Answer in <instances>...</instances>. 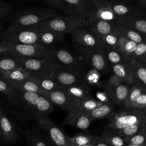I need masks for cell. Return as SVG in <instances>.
Instances as JSON below:
<instances>
[{
	"label": "cell",
	"mask_w": 146,
	"mask_h": 146,
	"mask_svg": "<svg viewBox=\"0 0 146 146\" xmlns=\"http://www.w3.org/2000/svg\"><path fill=\"white\" fill-rule=\"evenodd\" d=\"M98 138V137L90 134L79 133L71 137H68V143L74 146H82L87 144L95 143Z\"/></svg>",
	"instance_id": "36"
},
{
	"label": "cell",
	"mask_w": 146,
	"mask_h": 146,
	"mask_svg": "<svg viewBox=\"0 0 146 146\" xmlns=\"http://www.w3.org/2000/svg\"><path fill=\"white\" fill-rule=\"evenodd\" d=\"M87 15L113 23L117 26L119 22V19L110 8L109 0L101 1L95 3Z\"/></svg>",
	"instance_id": "15"
},
{
	"label": "cell",
	"mask_w": 146,
	"mask_h": 146,
	"mask_svg": "<svg viewBox=\"0 0 146 146\" xmlns=\"http://www.w3.org/2000/svg\"><path fill=\"white\" fill-rule=\"evenodd\" d=\"M0 74L12 86L31 78L29 72L23 67L9 71L0 72Z\"/></svg>",
	"instance_id": "24"
},
{
	"label": "cell",
	"mask_w": 146,
	"mask_h": 146,
	"mask_svg": "<svg viewBox=\"0 0 146 146\" xmlns=\"http://www.w3.org/2000/svg\"><path fill=\"white\" fill-rule=\"evenodd\" d=\"M113 110L114 106L112 102L109 101L108 102L104 103L102 106L89 112H87V113L92 121L94 120L110 117L113 113Z\"/></svg>",
	"instance_id": "27"
},
{
	"label": "cell",
	"mask_w": 146,
	"mask_h": 146,
	"mask_svg": "<svg viewBox=\"0 0 146 146\" xmlns=\"http://www.w3.org/2000/svg\"><path fill=\"white\" fill-rule=\"evenodd\" d=\"M0 132L2 139L6 143H12L18 139L14 125L4 111L0 121Z\"/></svg>",
	"instance_id": "21"
},
{
	"label": "cell",
	"mask_w": 146,
	"mask_h": 146,
	"mask_svg": "<svg viewBox=\"0 0 146 146\" xmlns=\"http://www.w3.org/2000/svg\"><path fill=\"white\" fill-rule=\"evenodd\" d=\"M75 50L78 59L89 70L95 69L100 73L107 70L108 62L103 50L77 44Z\"/></svg>",
	"instance_id": "5"
},
{
	"label": "cell",
	"mask_w": 146,
	"mask_h": 146,
	"mask_svg": "<svg viewBox=\"0 0 146 146\" xmlns=\"http://www.w3.org/2000/svg\"><path fill=\"white\" fill-rule=\"evenodd\" d=\"M47 5L51 7L62 11L67 15V11L60 0H43Z\"/></svg>",
	"instance_id": "47"
},
{
	"label": "cell",
	"mask_w": 146,
	"mask_h": 146,
	"mask_svg": "<svg viewBox=\"0 0 146 146\" xmlns=\"http://www.w3.org/2000/svg\"><path fill=\"white\" fill-rule=\"evenodd\" d=\"M119 36L132 40L136 43L146 42L145 38L136 31L122 26H117L113 31Z\"/></svg>",
	"instance_id": "31"
},
{
	"label": "cell",
	"mask_w": 146,
	"mask_h": 146,
	"mask_svg": "<svg viewBox=\"0 0 146 146\" xmlns=\"http://www.w3.org/2000/svg\"><path fill=\"white\" fill-rule=\"evenodd\" d=\"M95 146H111L107 143L100 139L99 137L95 142Z\"/></svg>",
	"instance_id": "49"
},
{
	"label": "cell",
	"mask_w": 146,
	"mask_h": 146,
	"mask_svg": "<svg viewBox=\"0 0 146 146\" xmlns=\"http://www.w3.org/2000/svg\"><path fill=\"white\" fill-rule=\"evenodd\" d=\"M131 64L133 70L136 84L146 91V66L143 62L132 57Z\"/></svg>",
	"instance_id": "25"
},
{
	"label": "cell",
	"mask_w": 146,
	"mask_h": 146,
	"mask_svg": "<svg viewBox=\"0 0 146 146\" xmlns=\"http://www.w3.org/2000/svg\"><path fill=\"white\" fill-rule=\"evenodd\" d=\"M126 146H144L142 145H134V144H127Z\"/></svg>",
	"instance_id": "55"
},
{
	"label": "cell",
	"mask_w": 146,
	"mask_h": 146,
	"mask_svg": "<svg viewBox=\"0 0 146 146\" xmlns=\"http://www.w3.org/2000/svg\"><path fill=\"white\" fill-rule=\"evenodd\" d=\"M96 96L98 98V100L101 101L103 103H106L110 101V98L107 92H98L96 93Z\"/></svg>",
	"instance_id": "48"
},
{
	"label": "cell",
	"mask_w": 146,
	"mask_h": 146,
	"mask_svg": "<svg viewBox=\"0 0 146 146\" xmlns=\"http://www.w3.org/2000/svg\"><path fill=\"white\" fill-rule=\"evenodd\" d=\"M7 48L8 51L21 60L44 58L50 48L36 44H18L0 41Z\"/></svg>",
	"instance_id": "7"
},
{
	"label": "cell",
	"mask_w": 146,
	"mask_h": 146,
	"mask_svg": "<svg viewBox=\"0 0 146 146\" xmlns=\"http://www.w3.org/2000/svg\"><path fill=\"white\" fill-rule=\"evenodd\" d=\"M137 44V43L132 40L119 36L118 49L131 57H132Z\"/></svg>",
	"instance_id": "40"
},
{
	"label": "cell",
	"mask_w": 146,
	"mask_h": 146,
	"mask_svg": "<svg viewBox=\"0 0 146 146\" xmlns=\"http://www.w3.org/2000/svg\"><path fill=\"white\" fill-rule=\"evenodd\" d=\"M38 125L48 136L55 146H67L68 136L48 116H43L38 119Z\"/></svg>",
	"instance_id": "9"
},
{
	"label": "cell",
	"mask_w": 146,
	"mask_h": 146,
	"mask_svg": "<svg viewBox=\"0 0 146 146\" xmlns=\"http://www.w3.org/2000/svg\"><path fill=\"white\" fill-rule=\"evenodd\" d=\"M31 78L44 91H52L62 88L53 78Z\"/></svg>",
	"instance_id": "35"
},
{
	"label": "cell",
	"mask_w": 146,
	"mask_h": 146,
	"mask_svg": "<svg viewBox=\"0 0 146 146\" xmlns=\"http://www.w3.org/2000/svg\"><path fill=\"white\" fill-rule=\"evenodd\" d=\"M64 35L46 29H40L38 35V44L50 48L61 43L64 40Z\"/></svg>",
	"instance_id": "18"
},
{
	"label": "cell",
	"mask_w": 146,
	"mask_h": 146,
	"mask_svg": "<svg viewBox=\"0 0 146 146\" xmlns=\"http://www.w3.org/2000/svg\"><path fill=\"white\" fill-rule=\"evenodd\" d=\"M113 74L120 80L129 85L136 84L131 63L111 64Z\"/></svg>",
	"instance_id": "20"
},
{
	"label": "cell",
	"mask_w": 146,
	"mask_h": 146,
	"mask_svg": "<svg viewBox=\"0 0 146 146\" xmlns=\"http://www.w3.org/2000/svg\"><path fill=\"white\" fill-rule=\"evenodd\" d=\"M127 143L134 145H144L146 144V129L129 137L127 140Z\"/></svg>",
	"instance_id": "44"
},
{
	"label": "cell",
	"mask_w": 146,
	"mask_h": 146,
	"mask_svg": "<svg viewBox=\"0 0 146 146\" xmlns=\"http://www.w3.org/2000/svg\"><path fill=\"white\" fill-rule=\"evenodd\" d=\"M2 139V136H1V132H0V141H1V139Z\"/></svg>",
	"instance_id": "58"
},
{
	"label": "cell",
	"mask_w": 146,
	"mask_h": 146,
	"mask_svg": "<svg viewBox=\"0 0 146 146\" xmlns=\"http://www.w3.org/2000/svg\"><path fill=\"white\" fill-rule=\"evenodd\" d=\"M14 13V7L10 3L0 0V23L9 19Z\"/></svg>",
	"instance_id": "41"
},
{
	"label": "cell",
	"mask_w": 146,
	"mask_h": 146,
	"mask_svg": "<svg viewBox=\"0 0 146 146\" xmlns=\"http://www.w3.org/2000/svg\"><path fill=\"white\" fill-rule=\"evenodd\" d=\"M139 61L143 62V63L144 64H145V66H146V57H145V58H144L143 59H142L141 60H139Z\"/></svg>",
	"instance_id": "56"
},
{
	"label": "cell",
	"mask_w": 146,
	"mask_h": 146,
	"mask_svg": "<svg viewBox=\"0 0 146 146\" xmlns=\"http://www.w3.org/2000/svg\"><path fill=\"white\" fill-rule=\"evenodd\" d=\"M145 129L146 123H137L127 126L120 130L117 131L116 132L123 138H124V139L127 141V140L131 136Z\"/></svg>",
	"instance_id": "33"
},
{
	"label": "cell",
	"mask_w": 146,
	"mask_h": 146,
	"mask_svg": "<svg viewBox=\"0 0 146 146\" xmlns=\"http://www.w3.org/2000/svg\"><path fill=\"white\" fill-rule=\"evenodd\" d=\"M117 26L132 29L141 34L146 40V16L145 15H141L135 13L131 17L119 22Z\"/></svg>",
	"instance_id": "19"
},
{
	"label": "cell",
	"mask_w": 146,
	"mask_h": 146,
	"mask_svg": "<svg viewBox=\"0 0 146 146\" xmlns=\"http://www.w3.org/2000/svg\"><path fill=\"white\" fill-rule=\"evenodd\" d=\"M3 112H4V111H3V108H2V106L0 104V121H1V117H2V116Z\"/></svg>",
	"instance_id": "53"
},
{
	"label": "cell",
	"mask_w": 146,
	"mask_h": 146,
	"mask_svg": "<svg viewBox=\"0 0 146 146\" xmlns=\"http://www.w3.org/2000/svg\"><path fill=\"white\" fill-rule=\"evenodd\" d=\"M6 51H8L7 47L5 45H4L2 43L0 42V54Z\"/></svg>",
	"instance_id": "50"
},
{
	"label": "cell",
	"mask_w": 146,
	"mask_h": 146,
	"mask_svg": "<svg viewBox=\"0 0 146 146\" xmlns=\"http://www.w3.org/2000/svg\"><path fill=\"white\" fill-rule=\"evenodd\" d=\"M84 75L70 70L57 68L52 78L62 87L72 86H88L86 83Z\"/></svg>",
	"instance_id": "12"
},
{
	"label": "cell",
	"mask_w": 146,
	"mask_h": 146,
	"mask_svg": "<svg viewBox=\"0 0 146 146\" xmlns=\"http://www.w3.org/2000/svg\"><path fill=\"white\" fill-rule=\"evenodd\" d=\"M67 146H74V145H72V144H70V143H68V144Z\"/></svg>",
	"instance_id": "57"
},
{
	"label": "cell",
	"mask_w": 146,
	"mask_h": 146,
	"mask_svg": "<svg viewBox=\"0 0 146 146\" xmlns=\"http://www.w3.org/2000/svg\"><path fill=\"white\" fill-rule=\"evenodd\" d=\"M107 60L111 64L127 63L131 62V56L125 54L117 48L103 50Z\"/></svg>",
	"instance_id": "28"
},
{
	"label": "cell",
	"mask_w": 146,
	"mask_h": 146,
	"mask_svg": "<svg viewBox=\"0 0 146 146\" xmlns=\"http://www.w3.org/2000/svg\"><path fill=\"white\" fill-rule=\"evenodd\" d=\"M129 86L121 82L112 74L107 83L106 92L110 99L114 103L123 105L129 92Z\"/></svg>",
	"instance_id": "10"
},
{
	"label": "cell",
	"mask_w": 146,
	"mask_h": 146,
	"mask_svg": "<svg viewBox=\"0 0 146 146\" xmlns=\"http://www.w3.org/2000/svg\"><path fill=\"white\" fill-rule=\"evenodd\" d=\"M103 103L101 101L90 96L80 100L78 108L86 112H89L102 106Z\"/></svg>",
	"instance_id": "39"
},
{
	"label": "cell",
	"mask_w": 146,
	"mask_h": 146,
	"mask_svg": "<svg viewBox=\"0 0 146 146\" xmlns=\"http://www.w3.org/2000/svg\"><path fill=\"white\" fill-rule=\"evenodd\" d=\"M66 9L67 15L86 18L92 8L86 0H60Z\"/></svg>",
	"instance_id": "17"
},
{
	"label": "cell",
	"mask_w": 146,
	"mask_h": 146,
	"mask_svg": "<svg viewBox=\"0 0 146 146\" xmlns=\"http://www.w3.org/2000/svg\"><path fill=\"white\" fill-rule=\"evenodd\" d=\"M86 18L75 15H59L51 18L39 25L40 29H50L64 35L85 27Z\"/></svg>",
	"instance_id": "4"
},
{
	"label": "cell",
	"mask_w": 146,
	"mask_h": 146,
	"mask_svg": "<svg viewBox=\"0 0 146 146\" xmlns=\"http://www.w3.org/2000/svg\"><path fill=\"white\" fill-rule=\"evenodd\" d=\"M44 58L57 68L85 74L89 69L78 59L77 56L63 48H51Z\"/></svg>",
	"instance_id": "3"
},
{
	"label": "cell",
	"mask_w": 146,
	"mask_h": 146,
	"mask_svg": "<svg viewBox=\"0 0 146 146\" xmlns=\"http://www.w3.org/2000/svg\"><path fill=\"white\" fill-rule=\"evenodd\" d=\"M22 65L31 77L52 78L57 67L45 58L22 60Z\"/></svg>",
	"instance_id": "8"
},
{
	"label": "cell",
	"mask_w": 146,
	"mask_h": 146,
	"mask_svg": "<svg viewBox=\"0 0 146 146\" xmlns=\"http://www.w3.org/2000/svg\"><path fill=\"white\" fill-rule=\"evenodd\" d=\"M88 3H90L91 5L94 6L95 3H96L97 2L101 1H104V0H86Z\"/></svg>",
	"instance_id": "52"
},
{
	"label": "cell",
	"mask_w": 146,
	"mask_h": 146,
	"mask_svg": "<svg viewBox=\"0 0 146 146\" xmlns=\"http://www.w3.org/2000/svg\"><path fill=\"white\" fill-rule=\"evenodd\" d=\"M43 95L53 104L67 110L76 108L80 102L63 88L52 91H44Z\"/></svg>",
	"instance_id": "11"
},
{
	"label": "cell",
	"mask_w": 146,
	"mask_h": 146,
	"mask_svg": "<svg viewBox=\"0 0 146 146\" xmlns=\"http://www.w3.org/2000/svg\"><path fill=\"white\" fill-rule=\"evenodd\" d=\"M144 146H146V144H145V145H144Z\"/></svg>",
	"instance_id": "59"
},
{
	"label": "cell",
	"mask_w": 146,
	"mask_h": 146,
	"mask_svg": "<svg viewBox=\"0 0 146 146\" xmlns=\"http://www.w3.org/2000/svg\"><path fill=\"white\" fill-rule=\"evenodd\" d=\"M145 91L139 85L137 84L131 85L129 87L128 95L124 101V106L125 108H130L138 98Z\"/></svg>",
	"instance_id": "37"
},
{
	"label": "cell",
	"mask_w": 146,
	"mask_h": 146,
	"mask_svg": "<svg viewBox=\"0 0 146 146\" xmlns=\"http://www.w3.org/2000/svg\"><path fill=\"white\" fill-rule=\"evenodd\" d=\"M98 36L102 44L103 50L107 49H118L119 36L113 31L105 35Z\"/></svg>",
	"instance_id": "38"
},
{
	"label": "cell",
	"mask_w": 146,
	"mask_h": 146,
	"mask_svg": "<svg viewBox=\"0 0 146 146\" xmlns=\"http://www.w3.org/2000/svg\"><path fill=\"white\" fill-rule=\"evenodd\" d=\"M95 143H90V144H86V145H82V146H95Z\"/></svg>",
	"instance_id": "54"
},
{
	"label": "cell",
	"mask_w": 146,
	"mask_h": 146,
	"mask_svg": "<svg viewBox=\"0 0 146 146\" xmlns=\"http://www.w3.org/2000/svg\"><path fill=\"white\" fill-rule=\"evenodd\" d=\"M145 42H146V40H145Z\"/></svg>",
	"instance_id": "60"
},
{
	"label": "cell",
	"mask_w": 146,
	"mask_h": 146,
	"mask_svg": "<svg viewBox=\"0 0 146 146\" xmlns=\"http://www.w3.org/2000/svg\"><path fill=\"white\" fill-rule=\"evenodd\" d=\"M130 108H136L146 113V91L138 98Z\"/></svg>",
	"instance_id": "46"
},
{
	"label": "cell",
	"mask_w": 146,
	"mask_h": 146,
	"mask_svg": "<svg viewBox=\"0 0 146 146\" xmlns=\"http://www.w3.org/2000/svg\"><path fill=\"white\" fill-rule=\"evenodd\" d=\"M111 146H126L127 141L117 132H113L111 129H106L99 137Z\"/></svg>",
	"instance_id": "30"
},
{
	"label": "cell",
	"mask_w": 146,
	"mask_h": 146,
	"mask_svg": "<svg viewBox=\"0 0 146 146\" xmlns=\"http://www.w3.org/2000/svg\"><path fill=\"white\" fill-rule=\"evenodd\" d=\"M109 118L110 122L105 128L115 131L137 123H146V113L134 108L113 112Z\"/></svg>",
	"instance_id": "6"
},
{
	"label": "cell",
	"mask_w": 146,
	"mask_h": 146,
	"mask_svg": "<svg viewBox=\"0 0 146 146\" xmlns=\"http://www.w3.org/2000/svg\"><path fill=\"white\" fill-rule=\"evenodd\" d=\"M60 15L52 8L25 9L13 13L9 18L10 24L20 26H39L51 18Z\"/></svg>",
	"instance_id": "2"
},
{
	"label": "cell",
	"mask_w": 146,
	"mask_h": 146,
	"mask_svg": "<svg viewBox=\"0 0 146 146\" xmlns=\"http://www.w3.org/2000/svg\"><path fill=\"white\" fill-rule=\"evenodd\" d=\"M109 3L110 8L119 19V23L136 13L131 6L125 3L109 0Z\"/></svg>",
	"instance_id": "26"
},
{
	"label": "cell",
	"mask_w": 146,
	"mask_h": 146,
	"mask_svg": "<svg viewBox=\"0 0 146 146\" xmlns=\"http://www.w3.org/2000/svg\"><path fill=\"white\" fill-rule=\"evenodd\" d=\"M13 87L20 92L35 93L41 95H43L44 92L31 77L14 84Z\"/></svg>",
	"instance_id": "29"
},
{
	"label": "cell",
	"mask_w": 146,
	"mask_h": 146,
	"mask_svg": "<svg viewBox=\"0 0 146 146\" xmlns=\"http://www.w3.org/2000/svg\"><path fill=\"white\" fill-rule=\"evenodd\" d=\"M39 26H20L12 24L0 28V41L18 44H38Z\"/></svg>",
	"instance_id": "1"
},
{
	"label": "cell",
	"mask_w": 146,
	"mask_h": 146,
	"mask_svg": "<svg viewBox=\"0 0 146 146\" xmlns=\"http://www.w3.org/2000/svg\"><path fill=\"white\" fill-rule=\"evenodd\" d=\"M71 35L72 40L77 44L103 50L102 44L98 36L86 27L79 29Z\"/></svg>",
	"instance_id": "13"
},
{
	"label": "cell",
	"mask_w": 146,
	"mask_h": 146,
	"mask_svg": "<svg viewBox=\"0 0 146 146\" xmlns=\"http://www.w3.org/2000/svg\"><path fill=\"white\" fill-rule=\"evenodd\" d=\"M0 92L17 102H23L19 92L9 84L0 74Z\"/></svg>",
	"instance_id": "32"
},
{
	"label": "cell",
	"mask_w": 146,
	"mask_h": 146,
	"mask_svg": "<svg viewBox=\"0 0 146 146\" xmlns=\"http://www.w3.org/2000/svg\"><path fill=\"white\" fill-rule=\"evenodd\" d=\"M22 133L31 146H47L42 140L29 130L25 129Z\"/></svg>",
	"instance_id": "43"
},
{
	"label": "cell",
	"mask_w": 146,
	"mask_h": 146,
	"mask_svg": "<svg viewBox=\"0 0 146 146\" xmlns=\"http://www.w3.org/2000/svg\"><path fill=\"white\" fill-rule=\"evenodd\" d=\"M84 76L86 83L88 87L98 86L99 84L100 74L97 70L90 69L85 74Z\"/></svg>",
	"instance_id": "42"
},
{
	"label": "cell",
	"mask_w": 146,
	"mask_h": 146,
	"mask_svg": "<svg viewBox=\"0 0 146 146\" xmlns=\"http://www.w3.org/2000/svg\"><path fill=\"white\" fill-rule=\"evenodd\" d=\"M62 88L74 98L82 100L90 96V90L86 86H72L62 87Z\"/></svg>",
	"instance_id": "34"
},
{
	"label": "cell",
	"mask_w": 146,
	"mask_h": 146,
	"mask_svg": "<svg viewBox=\"0 0 146 146\" xmlns=\"http://www.w3.org/2000/svg\"><path fill=\"white\" fill-rule=\"evenodd\" d=\"M91 121L92 120L87 112L76 108L69 110L68 116L64 120V123L85 130L90 126Z\"/></svg>",
	"instance_id": "16"
},
{
	"label": "cell",
	"mask_w": 146,
	"mask_h": 146,
	"mask_svg": "<svg viewBox=\"0 0 146 146\" xmlns=\"http://www.w3.org/2000/svg\"><path fill=\"white\" fill-rule=\"evenodd\" d=\"M139 2L140 3V5L143 8L146 9V0H139Z\"/></svg>",
	"instance_id": "51"
},
{
	"label": "cell",
	"mask_w": 146,
	"mask_h": 146,
	"mask_svg": "<svg viewBox=\"0 0 146 146\" xmlns=\"http://www.w3.org/2000/svg\"><path fill=\"white\" fill-rule=\"evenodd\" d=\"M117 26L112 22L87 15L86 17L85 27L97 36H103L112 33Z\"/></svg>",
	"instance_id": "14"
},
{
	"label": "cell",
	"mask_w": 146,
	"mask_h": 146,
	"mask_svg": "<svg viewBox=\"0 0 146 146\" xmlns=\"http://www.w3.org/2000/svg\"><path fill=\"white\" fill-rule=\"evenodd\" d=\"M21 67L22 60L9 51L0 54V72L9 71Z\"/></svg>",
	"instance_id": "22"
},
{
	"label": "cell",
	"mask_w": 146,
	"mask_h": 146,
	"mask_svg": "<svg viewBox=\"0 0 146 146\" xmlns=\"http://www.w3.org/2000/svg\"><path fill=\"white\" fill-rule=\"evenodd\" d=\"M54 107L55 104L48 98L44 95L39 94L32 110L38 119L43 116H48L47 115L54 110Z\"/></svg>",
	"instance_id": "23"
},
{
	"label": "cell",
	"mask_w": 146,
	"mask_h": 146,
	"mask_svg": "<svg viewBox=\"0 0 146 146\" xmlns=\"http://www.w3.org/2000/svg\"><path fill=\"white\" fill-rule=\"evenodd\" d=\"M132 57L138 60H141L146 57V42L137 44V46L132 55Z\"/></svg>",
	"instance_id": "45"
}]
</instances>
